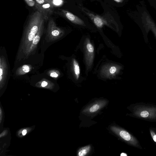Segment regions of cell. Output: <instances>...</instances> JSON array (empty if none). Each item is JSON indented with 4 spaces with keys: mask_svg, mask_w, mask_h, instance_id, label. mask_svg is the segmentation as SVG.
<instances>
[{
    "mask_svg": "<svg viewBox=\"0 0 156 156\" xmlns=\"http://www.w3.org/2000/svg\"><path fill=\"white\" fill-rule=\"evenodd\" d=\"M59 14L64 17L72 23L79 25L85 26L84 22L79 17L73 14L68 11L59 9Z\"/></svg>",
    "mask_w": 156,
    "mask_h": 156,
    "instance_id": "8992f818",
    "label": "cell"
},
{
    "mask_svg": "<svg viewBox=\"0 0 156 156\" xmlns=\"http://www.w3.org/2000/svg\"><path fill=\"white\" fill-rule=\"evenodd\" d=\"M30 68L29 66L27 65H23L17 72L18 74L20 75L25 74L29 72Z\"/></svg>",
    "mask_w": 156,
    "mask_h": 156,
    "instance_id": "5bb4252c",
    "label": "cell"
},
{
    "mask_svg": "<svg viewBox=\"0 0 156 156\" xmlns=\"http://www.w3.org/2000/svg\"><path fill=\"white\" fill-rule=\"evenodd\" d=\"M78 7L98 27L101 28L105 25L111 27L112 24L116 23L113 17L109 13L100 15L82 6Z\"/></svg>",
    "mask_w": 156,
    "mask_h": 156,
    "instance_id": "3957f363",
    "label": "cell"
},
{
    "mask_svg": "<svg viewBox=\"0 0 156 156\" xmlns=\"http://www.w3.org/2000/svg\"><path fill=\"white\" fill-rule=\"evenodd\" d=\"M27 133V131L26 129H24L22 131V134L23 135H25Z\"/></svg>",
    "mask_w": 156,
    "mask_h": 156,
    "instance_id": "7402d4cb",
    "label": "cell"
},
{
    "mask_svg": "<svg viewBox=\"0 0 156 156\" xmlns=\"http://www.w3.org/2000/svg\"><path fill=\"white\" fill-rule=\"evenodd\" d=\"M145 25L149 30H151L156 38V25L149 15L147 14L145 17Z\"/></svg>",
    "mask_w": 156,
    "mask_h": 156,
    "instance_id": "30bf717a",
    "label": "cell"
},
{
    "mask_svg": "<svg viewBox=\"0 0 156 156\" xmlns=\"http://www.w3.org/2000/svg\"><path fill=\"white\" fill-rule=\"evenodd\" d=\"M47 3H49L54 7L61 6L63 1L62 0H46Z\"/></svg>",
    "mask_w": 156,
    "mask_h": 156,
    "instance_id": "9a60e30c",
    "label": "cell"
},
{
    "mask_svg": "<svg viewBox=\"0 0 156 156\" xmlns=\"http://www.w3.org/2000/svg\"><path fill=\"white\" fill-rule=\"evenodd\" d=\"M116 71V68L115 66H112L109 69V72L111 74L115 73Z\"/></svg>",
    "mask_w": 156,
    "mask_h": 156,
    "instance_id": "d6986e66",
    "label": "cell"
},
{
    "mask_svg": "<svg viewBox=\"0 0 156 156\" xmlns=\"http://www.w3.org/2000/svg\"><path fill=\"white\" fill-rule=\"evenodd\" d=\"M128 108L129 116L145 121L156 122V103L141 102L131 104Z\"/></svg>",
    "mask_w": 156,
    "mask_h": 156,
    "instance_id": "7a4b0ae2",
    "label": "cell"
},
{
    "mask_svg": "<svg viewBox=\"0 0 156 156\" xmlns=\"http://www.w3.org/2000/svg\"><path fill=\"white\" fill-rule=\"evenodd\" d=\"M44 20L45 19H44L43 20L37 35L33 40L30 46L25 55L26 57L29 56L34 51L39 41L44 30Z\"/></svg>",
    "mask_w": 156,
    "mask_h": 156,
    "instance_id": "52a82bcc",
    "label": "cell"
},
{
    "mask_svg": "<svg viewBox=\"0 0 156 156\" xmlns=\"http://www.w3.org/2000/svg\"><path fill=\"white\" fill-rule=\"evenodd\" d=\"M110 129L128 145L138 149H143V147L137 138L125 129L115 126H111Z\"/></svg>",
    "mask_w": 156,
    "mask_h": 156,
    "instance_id": "277c9868",
    "label": "cell"
},
{
    "mask_svg": "<svg viewBox=\"0 0 156 156\" xmlns=\"http://www.w3.org/2000/svg\"><path fill=\"white\" fill-rule=\"evenodd\" d=\"M149 129L151 140L156 145V129L154 127H150Z\"/></svg>",
    "mask_w": 156,
    "mask_h": 156,
    "instance_id": "4fadbf2b",
    "label": "cell"
},
{
    "mask_svg": "<svg viewBox=\"0 0 156 156\" xmlns=\"http://www.w3.org/2000/svg\"><path fill=\"white\" fill-rule=\"evenodd\" d=\"M91 146L88 145L80 148L78 151L77 155L79 156H84L86 155L90 151Z\"/></svg>",
    "mask_w": 156,
    "mask_h": 156,
    "instance_id": "8fae6325",
    "label": "cell"
},
{
    "mask_svg": "<svg viewBox=\"0 0 156 156\" xmlns=\"http://www.w3.org/2000/svg\"><path fill=\"white\" fill-rule=\"evenodd\" d=\"M50 76L52 77H57L58 76V74L56 73L53 72L51 73L50 74Z\"/></svg>",
    "mask_w": 156,
    "mask_h": 156,
    "instance_id": "ffe728a7",
    "label": "cell"
},
{
    "mask_svg": "<svg viewBox=\"0 0 156 156\" xmlns=\"http://www.w3.org/2000/svg\"><path fill=\"white\" fill-rule=\"evenodd\" d=\"M47 29L48 34L51 37L56 38L63 33V30L56 26L55 22L52 19L48 21Z\"/></svg>",
    "mask_w": 156,
    "mask_h": 156,
    "instance_id": "9c48e42d",
    "label": "cell"
},
{
    "mask_svg": "<svg viewBox=\"0 0 156 156\" xmlns=\"http://www.w3.org/2000/svg\"><path fill=\"white\" fill-rule=\"evenodd\" d=\"M117 3H121L123 2L124 0H113Z\"/></svg>",
    "mask_w": 156,
    "mask_h": 156,
    "instance_id": "603a6c76",
    "label": "cell"
},
{
    "mask_svg": "<svg viewBox=\"0 0 156 156\" xmlns=\"http://www.w3.org/2000/svg\"><path fill=\"white\" fill-rule=\"evenodd\" d=\"M86 47L88 51L90 53H92L94 51V48L90 43L89 42L87 44Z\"/></svg>",
    "mask_w": 156,
    "mask_h": 156,
    "instance_id": "2e32d148",
    "label": "cell"
},
{
    "mask_svg": "<svg viewBox=\"0 0 156 156\" xmlns=\"http://www.w3.org/2000/svg\"><path fill=\"white\" fill-rule=\"evenodd\" d=\"M36 4L41 5L47 3L46 0H35Z\"/></svg>",
    "mask_w": 156,
    "mask_h": 156,
    "instance_id": "ac0fdd59",
    "label": "cell"
},
{
    "mask_svg": "<svg viewBox=\"0 0 156 156\" xmlns=\"http://www.w3.org/2000/svg\"><path fill=\"white\" fill-rule=\"evenodd\" d=\"M47 84L48 83L47 82L45 81H44L42 83L41 85L42 87H44L46 86L47 85Z\"/></svg>",
    "mask_w": 156,
    "mask_h": 156,
    "instance_id": "44dd1931",
    "label": "cell"
},
{
    "mask_svg": "<svg viewBox=\"0 0 156 156\" xmlns=\"http://www.w3.org/2000/svg\"><path fill=\"white\" fill-rule=\"evenodd\" d=\"M107 103L106 100H104L96 101L85 108L83 112L88 114L96 112L104 107Z\"/></svg>",
    "mask_w": 156,
    "mask_h": 156,
    "instance_id": "ba28073f",
    "label": "cell"
},
{
    "mask_svg": "<svg viewBox=\"0 0 156 156\" xmlns=\"http://www.w3.org/2000/svg\"><path fill=\"white\" fill-rule=\"evenodd\" d=\"M35 7L37 11L43 16L45 20L48 19L54 11V7L48 3L41 5L36 4Z\"/></svg>",
    "mask_w": 156,
    "mask_h": 156,
    "instance_id": "5b68a950",
    "label": "cell"
},
{
    "mask_svg": "<svg viewBox=\"0 0 156 156\" xmlns=\"http://www.w3.org/2000/svg\"><path fill=\"white\" fill-rule=\"evenodd\" d=\"M28 5L32 6L34 5L35 2L34 0H25Z\"/></svg>",
    "mask_w": 156,
    "mask_h": 156,
    "instance_id": "e0dca14e",
    "label": "cell"
},
{
    "mask_svg": "<svg viewBox=\"0 0 156 156\" xmlns=\"http://www.w3.org/2000/svg\"><path fill=\"white\" fill-rule=\"evenodd\" d=\"M73 66L74 71L76 79H78L80 74V70L79 64L75 59L73 60Z\"/></svg>",
    "mask_w": 156,
    "mask_h": 156,
    "instance_id": "7c38bea8",
    "label": "cell"
},
{
    "mask_svg": "<svg viewBox=\"0 0 156 156\" xmlns=\"http://www.w3.org/2000/svg\"><path fill=\"white\" fill-rule=\"evenodd\" d=\"M44 19L43 16L38 11L34 12L30 16L24 31L19 53H22L25 55L37 35Z\"/></svg>",
    "mask_w": 156,
    "mask_h": 156,
    "instance_id": "6da1fadb",
    "label": "cell"
}]
</instances>
